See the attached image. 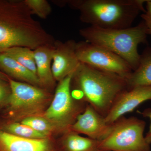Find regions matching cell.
<instances>
[{"label": "cell", "instance_id": "6da1fadb", "mask_svg": "<svg viewBox=\"0 0 151 151\" xmlns=\"http://www.w3.org/2000/svg\"><path fill=\"white\" fill-rule=\"evenodd\" d=\"M52 41V36L33 18L24 1L4 6L0 10V54L14 47L34 50Z\"/></svg>", "mask_w": 151, "mask_h": 151}, {"label": "cell", "instance_id": "7a4b0ae2", "mask_svg": "<svg viewBox=\"0 0 151 151\" xmlns=\"http://www.w3.org/2000/svg\"><path fill=\"white\" fill-rule=\"evenodd\" d=\"M71 84L79 99L105 117L117 97L128 89L126 79L116 74L80 63L73 73Z\"/></svg>", "mask_w": 151, "mask_h": 151}, {"label": "cell", "instance_id": "3957f363", "mask_svg": "<svg viewBox=\"0 0 151 151\" xmlns=\"http://www.w3.org/2000/svg\"><path fill=\"white\" fill-rule=\"evenodd\" d=\"M147 0H69L71 8L80 13L85 23L106 29L131 27L139 14L145 12Z\"/></svg>", "mask_w": 151, "mask_h": 151}, {"label": "cell", "instance_id": "277c9868", "mask_svg": "<svg viewBox=\"0 0 151 151\" xmlns=\"http://www.w3.org/2000/svg\"><path fill=\"white\" fill-rule=\"evenodd\" d=\"M79 34L87 42L103 47L122 58L133 71L139 63L138 45L147 43V35L143 21L136 26L122 29H106L90 26L80 29Z\"/></svg>", "mask_w": 151, "mask_h": 151}, {"label": "cell", "instance_id": "5b68a950", "mask_svg": "<svg viewBox=\"0 0 151 151\" xmlns=\"http://www.w3.org/2000/svg\"><path fill=\"white\" fill-rule=\"evenodd\" d=\"M146 122L137 117L118 119L112 124L109 134L99 141L101 151H150L144 133Z\"/></svg>", "mask_w": 151, "mask_h": 151}, {"label": "cell", "instance_id": "8992f818", "mask_svg": "<svg viewBox=\"0 0 151 151\" xmlns=\"http://www.w3.org/2000/svg\"><path fill=\"white\" fill-rule=\"evenodd\" d=\"M73 73L59 81L51 104L44 116L55 129L64 134L70 131L78 115L83 113L86 106L78 103L71 94V81Z\"/></svg>", "mask_w": 151, "mask_h": 151}, {"label": "cell", "instance_id": "52a82bcc", "mask_svg": "<svg viewBox=\"0 0 151 151\" xmlns=\"http://www.w3.org/2000/svg\"><path fill=\"white\" fill-rule=\"evenodd\" d=\"M8 81L12 93L7 108L12 116H33L40 113L49 101L50 94L40 87L9 78Z\"/></svg>", "mask_w": 151, "mask_h": 151}, {"label": "cell", "instance_id": "ba28073f", "mask_svg": "<svg viewBox=\"0 0 151 151\" xmlns=\"http://www.w3.org/2000/svg\"><path fill=\"white\" fill-rule=\"evenodd\" d=\"M76 52L79 62L127 79L132 68L124 59L103 47L86 41L76 42Z\"/></svg>", "mask_w": 151, "mask_h": 151}, {"label": "cell", "instance_id": "9c48e42d", "mask_svg": "<svg viewBox=\"0 0 151 151\" xmlns=\"http://www.w3.org/2000/svg\"><path fill=\"white\" fill-rule=\"evenodd\" d=\"M151 101V86H139L127 89L117 97L111 110L105 116V121L113 124L124 115L134 111L141 104Z\"/></svg>", "mask_w": 151, "mask_h": 151}, {"label": "cell", "instance_id": "30bf717a", "mask_svg": "<svg viewBox=\"0 0 151 151\" xmlns=\"http://www.w3.org/2000/svg\"><path fill=\"white\" fill-rule=\"evenodd\" d=\"M112 127V124L107 123L104 116L87 104L83 113L77 117L70 131L78 134H84L90 139L100 141L109 134Z\"/></svg>", "mask_w": 151, "mask_h": 151}, {"label": "cell", "instance_id": "8fae6325", "mask_svg": "<svg viewBox=\"0 0 151 151\" xmlns=\"http://www.w3.org/2000/svg\"><path fill=\"white\" fill-rule=\"evenodd\" d=\"M76 42L69 40L64 42L55 41L52 71L55 80L60 81L75 72L81 63L76 52Z\"/></svg>", "mask_w": 151, "mask_h": 151}, {"label": "cell", "instance_id": "7c38bea8", "mask_svg": "<svg viewBox=\"0 0 151 151\" xmlns=\"http://www.w3.org/2000/svg\"><path fill=\"white\" fill-rule=\"evenodd\" d=\"M0 151H58V149L48 138H22L0 129Z\"/></svg>", "mask_w": 151, "mask_h": 151}, {"label": "cell", "instance_id": "4fadbf2b", "mask_svg": "<svg viewBox=\"0 0 151 151\" xmlns=\"http://www.w3.org/2000/svg\"><path fill=\"white\" fill-rule=\"evenodd\" d=\"M54 51V45L41 46L33 50L37 74L41 87L46 89L52 88L55 85V79L51 65Z\"/></svg>", "mask_w": 151, "mask_h": 151}, {"label": "cell", "instance_id": "5bb4252c", "mask_svg": "<svg viewBox=\"0 0 151 151\" xmlns=\"http://www.w3.org/2000/svg\"><path fill=\"white\" fill-rule=\"evenodd\" d=\"M0 68L13 78L41 87L37 76L4 52L0 54Z\"/></svg>", "mask_w": 151, "mask_h": 151}, {"label": "cell", "instance_id": "9a60e30c", "mask_svg": "<svg viewBox=\"0 0 151 151\" xmlns=\"http://www.w3.org/2000/svg\"><path fill=\"white\" fill-rule=\"evenodd\" d=\"M128 89L139 86H151V47H147L140 55L139 63L126 79Z\"/></svg>", "mask_w": 151, "mask_h": 151}, {"label": "cell", "instance_id": "2e32d148", "mask_svg": "<svg viewBox=\"0 0 151 151\" xmlns=\"http://www.w3.org/2000/svg\"><path fill=\"white\" fill-rule=\"evenodd\" d=\"M58 151H101L99 141L81 137L72 131L64 134Z\"/></svg>", "mask_w": 151, "mask_h": 151}, {"label": "cell", "instance_id": "e0dca14e", "mask_svg": "<svg viewBox=\"0 0 151 151\" xmlns=\"http://www.w3.org/2000/svg\"><path fill=\"white\" fill-rule=\"evenodd\" d=\"M3 52L37 76L33 50L24 47H14L6 50Z\"/></svg>", "mask_w": 151, "mask_h": 151}, {"label": "cell", "instance_id": "ac0fdd59", "mask_svg": "<svg viewBox=\"0 0 151 151\" xmlns=\"http://www.w3.org/2000/svg\"><path fill=\"white\" fill-rule=\"evenodd\" d=\"M2 129L9 134L22 138L32 139L48 138L47 135L37 132L29 126L22 123H12L6 124Z\"/></svg>", "mask_w": 151, "mask_h": 151}, {"label": "cell", "instance_id": "d6986e66", "mask_svg": "<svg viewBox=\"0 0 151 151\" xmlns=\"http://www.w3.org/2000/svg\"><path fill=\"white\" fill-rule=\"evenodd\" d=\"M21 123L47 136L55 129L52 124L44 117L29 116L23 119Z\"/></svg>", "mask_w": 151, "mask_h": 151}, {"label": "cell", "instance_id": "ffe728a7", "mask_svg": "<svg viewBox=\"0 0 151 151\" xmlns=\"http://www.w3.org/2000/svg\"><path fill=\"white\" fill-rule=\"evenodd\" d=\"M32 14L42 19H46L51 13L52 8L46 0H24Z\"/></svg>", "mask_w": 151, "mask_h": 151}, {"label": "cell", "instance_id": "44dd1931", "mask_svg": "<svg viewBox=\"0 0 151 151\" xmlns=\"http://www.w3.org/2000/svg\"><path fill=\"white\" fill-rule=\"evenodd\" d=\"M12 90L9 83L0 78V107H7Z\"/></svg>", "mask_w": 151, "mask_h": 151}, {"label": "cell", "instance_id": "7402d4cb", "mask_svg": "<svg viewBox=\"0 0 151 151\" xmlns=\"http://www.w3.org/2000/svg\"><path fill=\"white\" fill-rule=\"evenodd\" d=\"M141 17L145 25L147 34L151 35V0H147L145 12L141 15Z\"/></svg>", "mask_w": 151, "mask_h": 151}, {"label": "cell", "instance_id": "603a6c76", "mask_svg": "<svg viewBox=\"0 0 151 151\" xmlns=\"http://www.w3.org/2000/svg\"><path fill=\"white\" fill-rule=\"evenodd\" d=\"M138 113L142 115L143 117L147 118L150 119V128L148 132L146 134L145 136V138L147 142L151 145V108H149L145 109L142 112L138 111Z\"/></svg>", "mask_w": 151, "mask_h": 151}, {"label": "cell", "instance_id": "cb8c5ba5", "mask_svg": "<svg viewBox=\"0 0 151 151\" xmlns=\"http://www.w3.org/2000/svg\"><path fill=\"white\" fill-rule=\"evenodd\" d=\"M0 78L6 80V81L8 80L9 79L8 77L6 75V74H5L4 73H3V72H1V71H0Z\"/></svg>", "mask_w": 151, "mask_h": 151}, {"label": "cell", "instance_id": "d4e9b609", "mask_svg": "<svg viewBox=\"0 0 151 151\" xmlns=\"http://www.w3.org/2000/svg\"></svg>", "mask_w": 151, "mask_h": 151}, {"label": "cell", "instance_id": "484cf974", "mask_svg": "<svg viewBox=\"0 0 151 151\" xmlns=\"http://www.w3.org/2000/svg\"><path fill=\"white\" fill-rule=\"evenodd\" d=\"M0 108H1V107H0Z\"/></svg>", "mask_w": 151, "mask_h": 151}]
</instances>
